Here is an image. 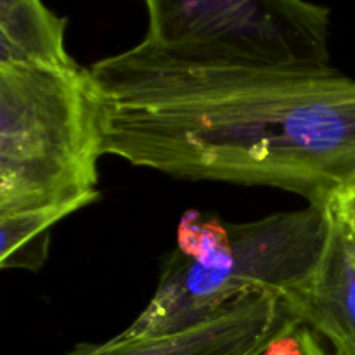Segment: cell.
I'll use <instances>...</instances> for the list:
<instances>
[{
  "instance_id": "6da1fadb",
  "label": "cell",
  "mask_w": 355,
  "mask_h": 355,
  "mask_svg": "<svg viewBox=\"0 0 355 355\" xmlns=\"http://www.w3.org/2000/svg\"><path fill=\"white\" fill-rule=\"evenodd\" d=\"M89 69L103 94L106 155L307 203L355 186V78L333 66H193L128 49Z\"/></svg>"
},
{
  "instance_id": "7a4b0ae2",
  "label": "cell",
  "mask_w": 355,
  "mask_h": 355,
  "mask_svg": "<svg viewBox=\"0 0 355 355\" xmlns=\"http://www.w3.org/2000/svg\"><path fill=\"white\" fill-rule=\"evenodd\" d=\"M331 229V203H309L250 222L187 211L151 300L118 336L151 338L184 331L253 295H274L284 302L319 269Z\"/></svg>"
},
{
  "instance_id": "3957f363",
  "label": "cell",
  "mask_w": 355,
  "mask_h": 355,
  "mask_svg": "<svg viewBox=\"0 0 355 355\" xmlns=\"http://www.w3.org/2000/svg\"><path fill=\"white\" fill-rule=\"evenodd\" d=\"M103 94L89 68L0 62V215L99 200Z\"/></svg>"
},
{
  "instance_id": "277c9868",
  "label": "cell",
  "mask_w": 355,
  "mask_h": 355,
  "mask_svg": "<svg viewBox=\"0 0 355 355\" xmlns=\"http://www.w3.org/2000/svg\"><path fill=\"white\" fill-rule=\"evenodd\" d=\"M135 52L193 66L328 68L329 9L309 0H144Z\"/></svg>"
},
{
  "instance_id": "5b68a950",
  "label": "cell",
  "mask_w": 355,
  "mask_h": 355,
  "mask_svg": "<svg viewBox=\"0 0 355 355\" xmlns=\"http://www.w3.org/2000/svg\"><path fill=\"white\" fill-rule=\"evenodd\" d=\"M274 295H253L217 318L184 331L151 338H114L78 343L64 355H255L284 319Z\"/></svg>"
},
{
  "instance_id": "8992f818",
  "label": "cell",
  "mask_w": 355,
  "mask_h": 355,
  "mask_svg": "<svg viewBox=\"0 0 355 355\" xmlns=\"http://www.w3.org/2000/svg\"><path fill=\"white\" fill-rule=\"evenodd\" d=\"M281 304L288 315L328 342L333 355H355V234L335 210L321 266L300 291Z\"/></svg>"
},
{
  "instance_id": "52a82bcc",
  "label": "cell",
  "mask_w": 355,
  "mask_h": 355,
  "mask_svg": "<svg viewBox=\"0 0 355 355\" xmlns=\"http://www.w3.org/2000/svg\"><path fill=\"white\" fill-rule=\"evenodd\" d=\"M64 30V17L42 0H0V62L75 66Z\"/></svg>"
},
{
  "instance_id": "ba28073f",
  "label": "cell",
  "mask_w": 355,
  "mask_h": 355,
  "mask_svg": "<svg viewBox=\"0 0 355 355\" xmlns=\"http://www.w3.org/2000/svg\"><path fill=\"white\" fill-rule=\"evenodd\" d=\"M75 211L76 207H49L0 215V267L40 270L47 260L51 229Z\"/></svg>"
},
{
  "instance_id": "9c48e42d",
  "label": "cell",
  "mask_w": 355,
  "mask_h": 355,
  "mask_svg": "<svg viewBox=\"0 0 355 355\" xmlns=\"http://www.w3.org/2000/svg\"><path fill=\"white\" fill-rule=\"evenodd\" d=\"M255 355H328L321 338L293 315H284Z\"/></svg>"
},
{
  "instance_id": "30bf717a",
  "label": "cell",
  "mask_w": 355,
  "mask_h": 355,
  "mask_svg": "<svg viewBox=\"0 0 355 355\" xmlns=\"http://www.w3.org/2000/svg\"><path fill=\"white\" fill-rule=\"evenodd\" d=\"M331 207L338 214V217L352 229V232L355 234V186L340 193L331 201Z\"/></svg>"
}]
</instances>
